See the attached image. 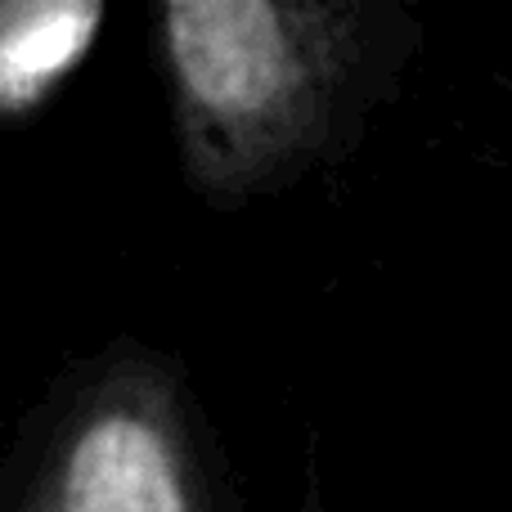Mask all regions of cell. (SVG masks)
Wrapping results in <instances>:
<instances>
[{"instance_id": "cell-1", "label": "cell", "mask_w": 512, "mask_h": 512, "mask_svg": "<svg viewBox=\"0 0 512 512\" xmlns=\"http://www.w3.org/2000/svg\"><path fill=\"white\" fill-rule=\"evenodd\" d=\"M391 0H171L158 9L189 189L234 212L346 158L418 50Z\"/></svg>"}, {"instance_id": "cell-2", "label": "cell", "mask_w": 512, "mask_h": 512, "mask_svg": "<svg viewBox=\"0 0 512 512\" xmlns=\"http://www.w3.org/2000/svg\"><path fill=\"white\" fill-rule=\"evenodd\" d=\"M0 512H243L171 355L113 342L54 378L5 459Z\"/></svg>"}, {"instance_id": "cell-3", "label": "cell", "mask_w": 512, "mask_h": 512, "mask_svg": "<svg viewBox=\"0 0 512 512\" xmlns=\"http://www.w3.org/2000/svg\"><path fill=\"white\" fill-rule=\"evenodd\" d=\"M108 9L99 0H9L0 9V113H41L45 99L81 68Z\"/></svg>"}]
</instances>
